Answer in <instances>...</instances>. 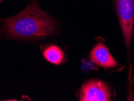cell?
Returning <instances> with one entry per match:
<instances>
[{
	"mask_svg": "<svg viewBox=\"0 0 134 101\" xmlns=\"http://www.w3.org/2000/svg\"><path fill=\"white\" fill-rule=\"evenodd\" d=\"M54 18L44 11L38 0H31L24 9L9 18H0V38L33 39L49 36L54 32Z\"/></svg>",
	"mask_w": 134,
	"mask_h": 101,
	"instance_id": "6da1fadb",
	"label": "cell"
},
{
	"mask_svg": "<svg viewBox=\"0 0 134 101\" xmlns=\"http://www.w3.org/2000/svg\"><path fill=\"white\" fill-rule=\"evenodd\" d=\"M115 7L128 53L134 28V0H115Z\"/></svg>",
	"mask_w": 134,
	"mask_h": 101,
	"instance_id": "7a4b0ae2",
	"label": "cell"
},
{
	"mask_svg": "<svg viewBox=\"0 0 134 101\" xmlns=\"http://www.w3.org/2000/svg\"><path fill=\"white\" fill-rule=\"evenodd\" d=\"M111 97V90L106 83L101 80L90 79L83 84L80 100L108 101Z\"/></svg>",
	"mask_w": 134,
	"mask_h": 101,
	"instance_id": "3957f363",
	"label": "cell"
},
{
	"mask_svg": "<svg viewBox=\"0 0 134 101\" xmlns=\"http://www.w3.org/2000/svg\"><path fill=\"white\" fill-rule=\"evenodd\" d=\"M92 62L105 68L117 67V63L112 57L106 46L102 43L98 44L92 49L90 54Z\"/></svg>",
	"mask_w": 134,
	"mask_h": 101,
	"instance_id": "277c9868",
	"label": "cell"
},
{
	"mask_svg": "<svg viewBox=\"0 0 134 101\" xmlns=\"http://www.w3.org/2000/svg\"><path fill=\"white\" fill-rule=\"evenodd\" d=\"M44 58L49 62L54 65L62 64L64 59V53L58 46L55 45H48L42 50Z\"/></svg>",
	"mask_w": 134,
	"mask_h": 101,
	"instance_id": "5b68a950",
	"label": "cell"
},
{
	"mask_svg": "<svg viewBox=\"0 0 134 101\" xmlns=\"http://www.w3.org/2000/svg\"><path fill=\"white\" fill-rule=\"evenodd\" d=\"M4 1V0H0V4L2 3V2H3Z\"/></svg>",
	"mask_w": 134,
	"mask_h": 101,
	"instance_id": "8992f818",
	"label": "cell"
}]
</instances>
